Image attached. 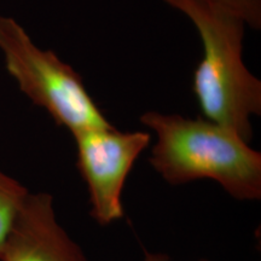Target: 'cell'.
Returning <instances> with one entry per match:
<instances>
[{"mask_svg": "<svg viewBox=\"0 0 261 261\" xmlns=\"http://www.w3.org/2000/svg\"><path fill=\"white\" fill-rule=\"evenodd\" d=\"M73 138L77 168L89 189L91 217L99 225L121 219L123 187L137 159L150 144V133L121 132L113 126L83 130Z\"/></svg>", "mask_w": 261, "mask_h": 261, "instance_id": "277c9868", "label": "cell"}, {"mask_svg": "<svg viewBox=\"0 0 261 261\" xmlns=\"http://www.w3.org/2000/svg\"><path fill=\"white\" fill-rule=\"evenodd\" d=\"M139 120L155 133L149 162L168 184L212 179L236 200H260L261 152L233 130L204 117L154 110Z\"/></svg>", "mask_w": 261, "mask_h": 261, "instance_id": "7a4b0ae2", "label": "cell"}, {"mask_svg": "<svg viewBox=\"0 0 261 261\" xmlns=\"http://www.w3.org/2000/svg\"><path fill=\"white\" fill-rule=\"evenodd\" d=\"M0 51L8 73L34 106L71 135L113 127L80 74L52 50H42L15 18L0 15Z\"/></svg>", "mask_w": 261, "mask_h": 261, "instance_id": "3957f363", "label": "cell"}, {"mask_svg": "<svg viewBox=\"0 0 261 261\" xmlns=\"http://www.w3.org/2000/svg\"><path fill=\"white\" fill-rule=\"evenodd\" d=\"M240 16L248 28H261V0H212Z\"/></svg>", "mask_w": 261, "mask_h": 261, "instance_id": "52a82bcc", "label": "cell"}, {"mask_svg": "<svg viewBox=\"0 0 261 261\" xmlns=\"http://www.w3.org/2000/svg\"><path fill=\"white\" fill-rule=\"evenodd\" d=\"M0 261H87L58 223L54 197L28 192L6 236Z\"/></svg>", "mask_w": 261, "mask_h": 261, "instance_id": "5b68a950", "label": "cell"}, {"mask_svg": "<svg viewBox=\"0 0 261 261\" xmlns=\"http://www.w3.org/2000/svg\"><path fill=\"white\" fill-rule=\"evenodd\" d=\"M144 261H171V260H169V257L166 255V254L146 252L144 256ZM202 261H205V260H202Z\"/></svg>", "mask_w": 261, "mask_h": 261, "instance_id": "ba28073f", "label": "cell"}, {"mask_svg": "<svg viewBox=\"0 0 261 261\" xmlns=\"http://www.w3.org/2000/svg\"><path fill=\"white\" fill-rule=\"evenodd\" d=\"M28 192L21 182L0 171V250Z\"/></svg>", "mask_w": 261, "mask_h": 261, "instance_id": "8992f818", "label": "cell"}, {"mask_svg": "<svg viewBox=\"0 0 261 261\" xmlns=\"http://www.w3.org/2000/svg\"><path fill=\"white\" fill-rule=\"evenodd\" d=\"M163 2L184 15L201 39L192 92L202 115L250 143L252 117L261 115V81L243 61L246 22L212 0Z\"/></svg>", "mask_w": 261, "mask_h": 261, "instance_id": "6da1fadb", "label": "cell"}]
</instances>
